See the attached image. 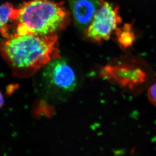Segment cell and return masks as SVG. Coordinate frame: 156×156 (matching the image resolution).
<instances>
[{
  "mask_svg": "<svg viewBox=\"0 0 156 156\" xmlns=\"http://www.w3.org/2000/svg\"><path fill=\"white\" fill-rule=\"evenodd\" d=\"M65 8L49 0H33L16 12L19 35H49L62 30L68 21Z\"/></svg>",
  "mask_w": 156,
  "mask_h": 156,
  "instance_id": "1",
  "label": "cell"
},
{
  "mask_svg": "<svg viewBox=\"0 0 156 156\" xmlns=\"http://www.w3.org/2000/svg\"><path fill=\"white\" fill-rule=\"evenodd\" d=\"M41 80L46 94L54 98L68 96L78 85L75 71L64 59L49 62L43 70Z\"/></svg>",
  "mask_w": 156,
  "mask_h": 156,
  "instance_id": "3",
  "label": "cell"
},
{
  "mask_svg": "<svg viewBox=\"0 0 156 156\" xmlns=\"http://www.w3.org/2000/svg\"><path fill=\"white\" fill-rule=\"evenodd\" d=\"M75 25L83 30L93 21L101 0H69Z\"/></svg>",
  "mask_w": 156,
  "mask_h": 156,
  "instance_id": "5",
  "label": "cell"
},
{
  "mask_svg": "<svg viewBox=\"0 0 156 156\" xmlns=\"http://www.w3.org/2000/svg\"><path fill=\"white\" fill-rule=\"evenodd\" d=\"M117 41L122 49H127L133 46L136 39V36L133 30V24L125 23L121 27L115 30Z\"/></svg>",
  "mask_w": 156,
  "mask_h": 156,
  "instance_id": "6",
  "label": "cell"
},
{
  "mask_svg": "<svg viewBox=\"0 0 156 156\" xmlns=\"http://www.w3.org/2000/svg\"><path fill=\"white\" fill-rule=\"evenodd\" d=\"M3 104H4V98L1 92L0 91V108H1L2 106H3Z\"/></svg>",
  "mask_w": 156,
  "mask_h": 156,
  "instance_id": "9",
  "label": "cell"
},
{
  "mask_svg": "<svg viewBox=\"0 0 156 156\" xmlns=\"http://www.w3.org/2000/svg\"><path fill=\"white\" fill-rule=\"evenodd\" d=\"M54 43L48 37L34 34L17 35L5 41L1 50L13 68L32 71L50 62Z\"/></svg>",
  "mask_w": 156,
  "mask_h": 156,
  "instance_id": "2",
  "label": "cell"
},
{
  "mask_svg": "<svg viewBox=\"0 0 156 156\" xmlns=\"http://www.w3.org/2000/svg\"><path fill=\"white\" fill-rule=\"evenodd\" d=\"M7 22L5 21L4 18L2 16L1 13H0V30L1 28H2L3 27H4L5 25H6Z\"/></svg>",
  "mask_w": 156,
  "mask_h": 156,
  "instance_id": "8",
  "label": "cell"
},
{
  "mask_svg": "<svg viewBox=\"0 0 156 156\" xmlns=\"http://www.w3.org/2000/svg\"><path fill=\"white\" fill-rule=\"evenodd\" d=\"M148 97L150 101L156 107V83L151 86L149 88Z\"/></svg>",
  "mask_w": 156,
  "mask_h": 156,
  "instance_id": "7",
  "label": "cell"
},
{
  "mask_svg": "<svg viewBox=\"0 0 156 156\" xmlns=\"http://www.w3.org/2000/svg\"><path fill=\"white\" fill-rule=\"evenodd\" d=\"M121 22L119 6L101 0L100 6L91 23L86 28L85 35L93 41L102 43L109 40L112 32L116 30Z\"/></svg>",
  "mask_w": 156,
  "mask_h": 156,
  "instance_id": "4",
  "label": "cell"
}]
</instances>
